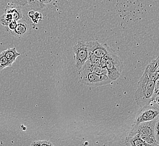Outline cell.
<instances>
[{"mask_svg":"<svg viewBox=\"0 0 159 146\" xmlns=\"http://www.w3.org/2000/svg\"><path fill=\"white\" fill-rule=\"evenodd\" d=\"M156 81L150 79L147 73L144 71L142 76L138 81L134 96L135 102L141 108L151 103L159 104V97L155 96Z\"/></svg>","mask_w":159,"mask_h":146,"instance_id":"6da1fadb","label":"cell"},{"mask_svg":"<svg viewBox=\"0 0 159 146\" xmlns=\"http://www.w3.org/2000/svg\"><path fill=\"white\" fill-rule=\"evenodd\" d=\"M158 117L151 122L140 123L137 125H132V128L127 133L125 138H129L134 135H138L144 142L152 146H159L154 136V127Z\"/></svg>","mask_w":159,"mask_h":146,"instance_id":"7a4b0ae2","label":"cell"},{"mask_svg":"<svg viewBox=\"0 0 159 146\" xmlns=\"http://www.w3.org/2000/svg\"><path fill=\"white\" fill-rule=\"evenodd\" d=\"M103 59L108 78L111 82L116 80L120 75L123 68L122 62L119 58L112 51L106 55Z\"/></svg>","mask_w":159,"mask_h":146,"instance_id":"3957f363","label":"cell"},{"mask_svg":"<svg viewBox=\"0 0 159 146\" xmlns=\"http://www.w3.org/2000/svg\"><path fill=\"white\" fill-rule=\"evenodd\" d=\"M80 80L86 85L98 87L108 84L111 80L106 75H100L82 67L79 71Z\"/></svg>","mask_w":159,"mask_h":146,"instance_id":"277c9868","label":"cell"},{"mask_svg":"<svg viewBox=\"0 0 159 146\" xmlns=\"http://www.w3.org/2000/svg\"><path fill=\"white\" fill-rule=\"evenodd\" d=\"M159 105L150 104L140 109L135 118L133 125L151 122L159 117Z\"/></svg>","mask_w":159,"mask_h":146,"instance_id":"5b68a950","label":"cell"},{"mask_svg":"<svg viewBox=\"0 0 159 146\" xmlns=\"http://www.w3.org/2000/svg\"><path fill=\"white\" fill-rule=\"evenodd\" d=\"M73 52L75 54V67L80 71L89 59V52L87 42L84 41L79 42L73 47Z\"/></svg>","mask_w":159,"mask_h":146,"instance_id":"8992f818","label":"cell"},{"mask_svg":"<svg viewBox=\"0 0 159 146\" xmlns=\"http://www.w3.org/2000/svg\"><path fill=\"white\" fill-rule=\"evenodd\" d=\"M89 52L94 57L99 59L104 58L111 52L113 51L106 44H101L97 41L87 42Z\"/></svg>","mask_w":159,"mask_h":146,"instance_id":"52a82bcc","label":"cell"},{"mask_svg":"<svg viewBox=\"0 0 159 146\" xmlns=\"http://www.w3.org/2000/svg\"><path fill=\"white\" fill-rule=\"evenodd\" d=\"M16 22L17 25L16 29L10 34L13 36L20 38L26 36L31 33L33 28V24L27 18H23Z\"/></svg>","mask_w":159,"mask_h":146,"instance_id":"ba28073f","label":"cell"},{"mask_svg":"<svg viewBox=\"0 0 159 146\" xmlns=\"http://www.w3.org/2000/svg\"><path fill=\"white\" fill-rule=\"evenodd\" d=\"M150 79L156 81L159 80V58L157 57L147 65L144 69Z\"/></svg>","mask_w":159,"mask_h":146,"instance_id":"9c48e42d","label":"cell"},{"mask_svg":"<svg viewBox=\"0 0 159 146\" xmlns=\"http://www.w3.org/2000/svg\"><path fill=\"white\" fill-rule=\"evenodd\" d=\"M5 12L11 15L12 20L14 21H18L23 18L21 6L13 2L12 3H8L5 10Z\"/></svg>","mask_w":159,"mask_h":146,"instance_id":"30bf717a","label":"cell"},{"mask_svg":"<svg viewBox=\"0 0 159 146\" xmlns=\"http://www.w3.org/2000/svg\"><path fill=\"white\" fill-rule=\"evenodd\" d=\"M125 142L127 146H159L148 144L138 137V135H134L131 138H125Z\"/></svg>","mask_w":159,"mask_h":146,"instance_id":"8fae6325","label":"cell"},{"mask_svg":"<svg viewBox=\"0 0 159 146\" xmlns=\"http://www.w3.org/2000/svg\"><path fill=\"white\" fill-rule=\"evenodd\" d=\"M3 53L6 58L7 59L10 67L15 62L16 58L20 56V54L16 51V48L7 49L5 51H3Z\"/></svg>","mask_w":159,"mask_h":146,"instance_id":"7c38bea8","label":"cell"},{"mask_svg":"<svg viewBox=\"0 0 159 146\" xmlns=\"http://www.w3.org/2000/svg\"><path fill=\"white\" fill-rule=\"evenodd\" d=\"M52 1L45 0V1H27V3L31 7L35 9H43L45 7L47 4L50 3Z\"/></svg>","mask_w":159,"mask_h":146,"instance_id":"4fadbf2b","label":"cell"},{"mask_svg":"<svg viewBox=\"0 0 159 146\" xmlns=\"http://www.w3.org/2000/svg\"><path fill=\"white\" fill-rule=\"evenodd\" d=\"M12 21V16L10 14L5 12L0 16V23L3 25V27H7Z\"/></svg>","mask_w":159,"mask_h":146,"instance_id":"5bb4252c","label":"cell"},{"mask_svg":"<svg viewBox=\"0 0 159 146\" xmlns=\"http://www.w3.org/2000/svg\"><path fill=\"white\" fill-rule=\"evenodd\" d=\"M8 67H10V65L2 51L0 54V70H3L5 68Z\"/></svg>","mask_w":159,"mask_h":146,"instance_id":"9a60e30c","label":"cell"},{"mask_svg":"<svg viewBox=\"0 0 159 146\" xmlns=\"http://www.w3.org/2000/svg\"><path fill=\"white\" fill-rule=\"evenodd\" d=\"M16 25H17V22L12 20V21L10 23L7 27L4 28H5V30H6L7 32H8L10 33V32H11L12 31H14V29H16Z\"/></svg>","mask_w":159,"mask_h":146,"instance_id":"2e32d148","label":"cell"},{"mask_svg":"<svg viewBox=\"0 0 159 146\" xmlns=\"http://www.w3.org/2000/svg\"><path fill=\"white\" fill-rule=\"evenodd\" d=\"M159 120H157L154 127V136L157 143H159Z\"/></svg>","mask_w":159,"mask_h":146,"instance_id":"e0dca14e","label":"cell"},{"mask_svg":"<svg viewBox=\"0 0 159 146\" xmlns=\"http://www.w3.org/2000/svg\"><path fill=\"white\" fill-rule=\"evenodd\" d=\"M41 146H54L52 142L48 140H41Z\"/></svg>","mask_w":159,"mask_h":146,"instance_id":"ac0fdd59","label":"cell"},{"mask_svg":"<svg viewBox=\"0 0 159 146\" xmlns=\"http://www.w3.org/2000/svg\"><path fill=\"white\" fill-rule=\"evenodd\" d=\"M30 146H41V140H36L31 143Z\"/></svg>","mask_w":159,"mask_h":146,"instance_id":"d6986e66","label":"cell"},{"mask_svg":"<svg viewBox=\"0 0 159 146\" xmlns=\"http://www.w3.org/2000/svg\"><path fill=\"white\" fill-rule=\"evenodd\" d=\"M34 13H35V12H34V11H33V10L30 11V12H28V16H29V17L32 18L34 15Z\"/></svg>","mask_w":159,"mask_h":146,"instance_id":"ffe728a7","label":"cell"}]
</instances>
